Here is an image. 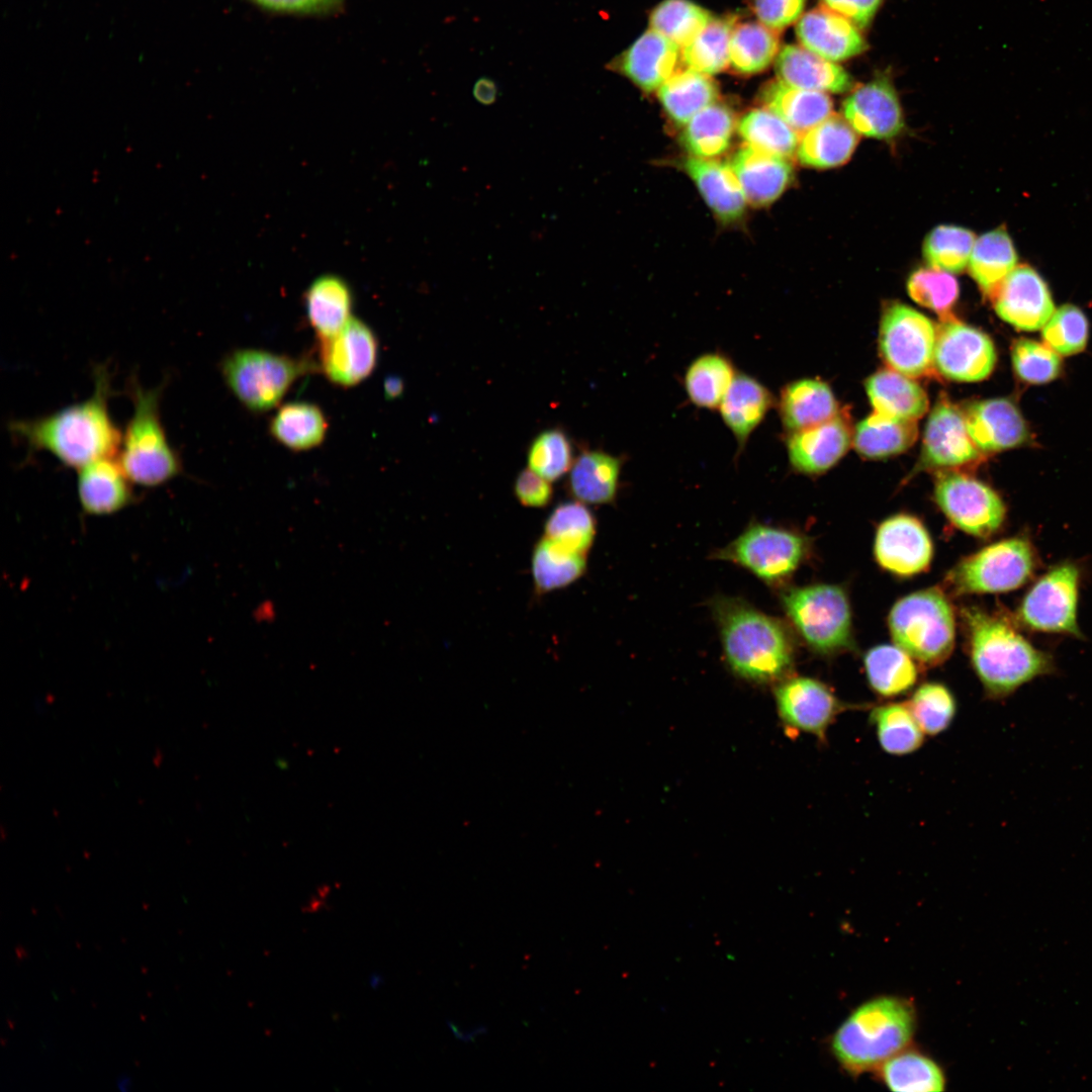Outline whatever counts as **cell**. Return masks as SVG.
Listing matches in <instances>:
<instances>
[{
  "label": "cell",
  "mask_w": 1092,
  "mask_h": 1092,
  "mask_svg": "<svg viewBox=\"0 0 1092 1092\" xmlns=\"http://www.w3.org/2000/svg\"><path fill=\"white\" fill-rule=\"evenodd\" d=\"M964 414L969 435L982 453L1013 448L1027 439L1021 414L1006 398L973 402Z\"/></svg>",
  "instance_id": "obj_24"
},
{
  "label": "cell",
  "mask_w": 1092,
  "mask_h": 1092,
  "mask_svg": "<svg viewBox=\"0 0 1092 1092\" xmlns=\"http://www.w3.org/2000/svg\"><path fill=\"white\" fill-rule=\"evenodd\" d=\"M596 536V519L585 504L578 500L557 505L544 524V537L557 545L582 554L590 549Z\"/></svg>",
  "instance_id": "obj_47"
},
{
  "label": "cell",
  "mask_w": 1092,
  "mask_h": 1092,
  "mask_svg": "<svg viewBox=\"0 0 1092 1092\" xmlns=\"http://www.w3.org/2000/svg\"><path fill=\"white\" fill-rule=\"evenodd\" d=\"M737 372L732 360L721 352H708L695 358L684 375V388L690 401L706 410H716Z\"/></svg>",
  "instance_id": "obj_38"
},
{
  "label": "cell",
  "mask_w": 1092,
  "mask_h": 1092,
  "mask_svg": "<svg viewBox=\"0 0 1092 1092\" xmlns=\"http://www.w3.org/2000/svg\"><path fill=\"white\" fill-rule=\"evenodd\" d=\"M657 94L670 119L685 125L702 109L716 102L718 88L709 75L688 68L676 71L657 90Z\"/></svg>",
  "instance_id": "obj_37"
},
{
  "label": "cell",
  "mask_w": 1092,
  "mask_h": 1092,
  "mask_svg": "<svg viewBox=\"0 0 1092 1092\" xmlns=\"http://www.w3.org/2000/svg\"><path fill=\"white\" fill-rule=\"evenodd\" d=\"M679 47L650 29L608 64V68L623 74L640 89L658 90L677 69Z\"/></svg>",
  "instance_id": "obj_22"
},
{
  "label": "cell",
  "mask_w": 1092,
  "mask_h": 1092,
  "mask_svg": "<svg viewBox=\"0 0 1092 1092\" xmlns=\"http://www.w3.org/2000/svg\"><path fill=\"white\" fill-rule=\"evenodd\" d=\"M852 438L848 416L839 411L827 422L788 434L789 461L804 474L825 472L845 454Z\"/></svg>",
  "instance_id": "obj_21"
},
{
  "label": "cell",
  "mask_w": 1092,
  "mask_h": 1092,
  "mask_svg": "<svg viewBox=\"0 0 1092 1092\" xmlns=\"http://www.w3.org/2000/svg\"><path fill=\"white\" fill-rule=\"evenodd\" d=\"M963 615L972 665L988 698L1004 700L1056 672L1052 655L1034 647L1007 618L978 608Z\"/></svg>",
  "instance_id": "obj_2"
},
{
  "label": "cell",
  "mask_w": 1092,
  "mask_h": 1092,
  "mask_svg": "<svg viewBox=\"0 0 1092 1092\" xmlns=\"http://www.w3.org/2000/svg\"><path fill=\"white\" fill-rule=\"evenodd\" d=\"M866 390L873 412L886 417L917 422L928 408L924 389L911 377L891 368L868 378Z\"/></svg>",
  "instance_id": "obj_33"
},
{
  "label": "cell",
  "mask_w": 1092,
  "mask_h": 1092,
  "mask_svg": "<svg viewBox=\"0 0 1092 1092\" xmlns=\"http://www.w3.org/2000/svg\"><path fill=\"white\" fill-rule=\"evenodd\" d=\"M864 668L872 689L884 697L906 693L918 676L912 657L898 645H880L869 650Z\"/></svg>",
  "instance_id": "obj_45"
},
{
  "label": "cell",
  "mask_w": 1092,
  "mask_h": 1092,
  "mask_svg": "<svg viewBox=\"0 0 1092 1092\" xmlns=\"http://www.w3.org/2000/svg\"><path fill=\"white\" fill-rule=\"evenodd\" d=\"M991 299L997 314L1021 331L1041 329L1055 311L1046 283L1031 267H1015Z\"/></svg>",
  "instance_id": "obj_18"
},
{
  "label": "cell",
  "mask_w": 1092,
  "mask_h": 1092,
  "mask_svg": "<svg viewBox=\"0 0 1092 1092\" xmlns=\"http://www.w3.org/2000/svg\"><path fill=\"white\" fill-rule=\"evenodd\" d=\"M889 628L896 645L926 666L943 662L953 649V611L944 594L937 588L919 590L900 599L890 612Z\"/></svg>",
  "instance_id": "obj_6"
},
{
  "label": "cell",
  "mask_w": 1092,
  "mask_h": 1092,
  "mask_svg": "<svg viewBox=\"0 0 1092 1092\" xmlns=\"http://www.w3.org/2000/svg\"><path fill=\"white\" fill-rule=\"evenodd\" d=\"M304 301L308 322L320 339L337 333L351 317L352 292L338 276L325 275L315 279L308 287Z\"/></svg>",
  "instance_id": "obj_36"
},
{
  "label": "cell",
  "mask_w": 1092,
  "mask_h": 1092,
  "mask_svg": "<svg viewBox=\"0 0 1092 1092\" xmlns=\"http://www.w3.org/2000/svg\"><path fill=\"white\" fill-rule=\"evenodd\" d=\"M858 136L843 116L831 113L803 133L797 149L798 160L816 169L841 166L853 154Z\"/></svg>",
  "instance_id": "obj_32"
},
{
  "label": "cell",
  "mask_w": 1092,
  "mask_h": 1092,
  "mask_svg": "<svg viewBox=\"0 0 1092 1092\" xmlns=\"http://www.w3.org/2000/svg\"><path fill=\"white\" fill-rule=\"evenodd\" d=\"M1013 369L1028 383L1041 384L1055 379L1062 366L1060 355L1045 344L1018 339L1011 350Z\"/></svg>",
  "instance_id": "obj_56"
},
{
  "label": "cell",
  "mask_w": 1092,
  "mask_h": 1092,
  "mask_svg": "<svg viewBox=\"0 0 1092 1092\" xmlns=\"http://www.w3.org/2000/svg\"><path fill=\"white\" fill-rule=\"evenodd\" d=\"M708 10L690 0H664L651 12V29L678 47L690 43L711 20Z\"/></svg>",
  "instance_id": "obj_50"
},
{
  "label": "cell",
  "mask_w": 1092,
  "mask_h": 1092,
  "mask_svg": "<svg viewBox=\"0 0 1092 1092\" xmlns=\"http://www.w3.org/2000/svg\"><path fill=\"white\" fill-rule=\"evenodd\" d=\"M875 556L886 570L901 576L924 571L930 564L933 547L923 524L909 515L885 520L875 538Z\"/></svg>",
  "instance_id": "obj_19"
},
{
  "label": "cell",
  "mask_w": 1092,
  "mask_h": 1092,
  "mask_svg": "<svg viewBox=\"0 0 1092 1092\" xmlns=\"http://www.w3.org/2000/svg\"><path fill=\"white\" fill-rule=\"evenodd\" d=\"M1035 567V551L1030 541L1011 537L961 560L946 574L944 583L954 595L1006 593L1027 582Z\"/></svg>",
  "instance_id": "obj_9"
},
{
  "label": "cell",
  "mask_w": 1092,
  "mask_h": 1092,
  "mask_svg": "<svg viewBox=\"0 0 1092 1092\" xmlns=\"http://www.w3.org/2000/svg\"><path fill=\"white\" fill-rule=\"evenodd\" d=\"M269 431L276 441L293 451L309 450L323 443L328 421L317 405L291 402L277 411Z\"/></svg>",
  "instance_id": "obj_41"
},
{
  "label": "cell",
  "mask_w": 1092,
  "mask_h": 1092,
  "mask_svg": "<svg viewBox=\"0 0 1092 1092\" xmlns=\"http://www.w3.org/2000/svg\"><path fill=\"white\" fill-rule=\"evenodd\" d=\"M807 542L798 533L765 526L750 525L734 541L717 551L715 557L736 563L767 583H779L791 576L807 553Z\"/></svg>",
  "instance_id": "obj_11"
},
{
  "label": "cell",
  "mask_w": 1092,
  "mask_h": 1092,
  "mask_svg": "<svg viewBox=\"0 0 1092 1092\" xmlns=\"http://www.w3.org/2000/svg\"><path fill=\"white\" fill-rule=\"evenodd\" d=\"M713 612L725 657L734 672L746 679L766 682L790 670L794 644L783 622L733 598L716 599Z\"/></svg>",
  "instance_id": "obj_4"
},
{
  "label": "cell",
  "mask_w": 1092,
  "mask_h": 1092,
  "mask_svg": "<svg viewBox=\"0 0 1092 1092\" xmlns=\"http://www.w3.org/2000/svg\"><path fill=\"white\" fill-rule=\"evenodd\" d=\"M314 363L264 350L239 349L220 362L221 376L233 394L252 412L276 406L300 376Z\"/></svg>",
  "instance_id": "obj_7"
},
{
  "label": "cell",
  "mask_w": 1092,
  "mask_h": 1092,
  "mask_svg": "<svg viewBox=\"0 0 1092 1092\" xmlns=\"http://www.w3.org/2000/svg\"><path fill=\"white\" fill-rule=\"evenodd\" d=\"M823 7L845 17L858 28L867 27L883 0H820Z\"/></svg>",
  "instance_id": "obj_59"
},
{
  "label": "cell",
  "mask_w": 1092,
  "mask_h": 1092,
  "mask_svg": "<svg viewBox=\"0 0 1092 1092\" xmlns=\"http://www.w3.org/2000/svg\"><path fill=\"white\" fill-rule=\"evenodd\" d=\"M871 721L880 745L890 754H909L923 743L924 733L907 705L891 703L878 706L871 713Z\"/></svg>",
  "instance_id": "obj_49"
},
{
  "label": "cell",
  "mask_w": 1092,
  "mask_h": 1092,
  "mask_svg": "<svg viewBox=\"0 0 1092 1092\" xmlns=\"http://www.w3.org/2000/svg\"><path fill=\"white\" fill-rule=\"evenodd\" d=\"M761 97L768 109L799 133L832 113V101L827 93L793 87L780 80L768 83Z\"/></svg>",
  "instance_id": "obj_34"
},
{
  "label": "cell",
  "mask_w": 1092,
  "mask_h": 1092,
  "mask_svg": "<svg viewBox=\"0 0 1092 1092\" xmlns=\"http://www.w3.org/2000/svg\"><path fill=\"white\" fill-rule=\"evenodd\" d=\"M777 405L788 434L827 422L839 412L830 386L817 378H803L785 385Z\"/></svg>",
  "instance_id": "obj_29"
},
{
  "label": "cell",
  "mask_w": 1092,
  "mask_h": 1092,
  "mask_svg": "<svg viewBox=\"0 0 1092 1092\" xmlns=\"http://www.w3.org/2000/svg\"><path fill=\"white\" fill-rule=\"evenodd\" d=\"M746 201L755 206L774 202L790 185L793 168L789 159L745 145L729 164Z\"/></svg>",
  "instance_id": "obj_25"
},
{
  "label": "cell",
  "mask_w": 1092,
  "mask_h": 1092,
  "mask_svg": "<svg viewBox=\"0 0 1092 1092\" xmlns=\"http://www.w3.org/2000/svg\"><path fill=\"white\" fill-rule=\"evenodd\" d=\"M385 396L387 398H396L401 395L403 391V382L397 377H389L384 384Z\"/></svg>",
  "instance_id": "obj_62"
},
{
  "label": "cell",
  "mask_w": 1092,
  "mask_h": 1092,
  "mask_svg": "<svg viewBox=\"0 0 1092 1092\" xmlns=\"http://www.w3.org/2000/svg\"><path fill=\"white\" fill-rule=\"evenodd\" d=\"M934 497L957 528L976 537H990L1001 528L1006 517L1005 505L994 489L959 471L938 473Z\"/></svg>",
  "instance_id": "obj_13"
},
{
  "label": "cell",
  "mask_w": 1092,
  "mask_h": 1092,
  "mask_svg": "<svg viewBox=\"0 0 1092 1092\" xmlns=\"http://www.w3.org/2000/svg\"><path fill=\"white\" fill-rule=\"evenodd\" d=\"M796 33L802 47L831 62L848 60L867 49L859 28L825 7L804 14Z\"/></svg>",
  "instance_id": "obj_23"
},
{
  "label": "cell",
  "mask_w": 1092,
  "mask_h": 1092,
  "mask_svg": "<svg viewBox=\"0 0 1092 1092\" xmlns=\"http://www.w3.org/2000/svg\"><path fill=\"white\" fill-rule=\"evenodd\" d=\"M735 19L712 17L699 34L682 48L681 59L689 69L713 75L729 66V44Z\"/></svg>",
  "instance_id": "obj_48"
},
{
  "label": "cell",
  "mask_w": 1092,
  "mask_h": 1092,
  "mask_svg": "<svg viewBox=\"0 0 1092 1092\" xmlns=\"http://www.w3.org/2000/svg\"><path fill=\"white\" fill-rule=\"evenodd\" d=\"M257 4L275 11L289 13L317 14L339 8L344 0H253Z\"/></svg>",
  "instance_id": "obj_60"
},
{
  "label": "cell",
  "mask_w": 1092,
  "mask_h": 1092,
  "mask_svg": "<svg viewBox=\"0 0 1092 1092\" xmlns=\"http://www.w3.org/2000/svg\"><path fill=\"white\" fill-rule=\"evenodd\" d=\"M917 1027L914 1004L883 995L858 1005L834 1031L830 1051L850 1076L877 1070L886 1060L908 1048Z\"/></svg>",
  "instance_id": "obj_3"
},
{
  "label": "cell",
  "mask_w": 1092,
  "mask_h": 1092,
  "mask_svg": "<svg viewBox=\"0 0 1092 1092\" xmlns=\"http://www.w3.org/2000/svg\"><path fill=\"white\" fill-rule=\"evenodd\" d=\"M935 340V326L918 310L900 302L885 308L879 347L889 368L911 378L931 374Z\"/></svg>",
  "instance_id": "obj_12"
},
{
  "label": "cell",
  "mask_w": 1092,
  "mask_h": 1092,
  "mask_svg": "<svg viewBox=\"0 0 1092 1092\" xmlns=\"http://www.w3.org/2000/svg\"><path fill=\"white\" fill-rule=\"evenodd\" d=\"M918 435L917 422L872 413L856 426L852 443L869 459L885 458L907 450Z\"/></svg>",
  "instance_id": "obj_40"
},
{
  "label": "cell",
  "mask_w": 1092,
  "mask_h": 1092,
  "mask_svg": "<svg viewBox=\"0 0 1092 1092\" xmlns=\"http://www.w3.org/2000/svg\"><path fill=\"white\" fill-rule=\"evenodd\" d=\"M776 71L780 81L805 90L844 93L853 86L851 76L842 67L797 44L781 50Z\"/></svg>",
  "instance_id": "obj_28"
},
{
  "label": "cell",
  "mask_w": 1092,
  "mask_h": 1092,
  "mask_svg": "<svg viewBox=\"0 0 1092 1092\" xmlns=\"http://www.w3.org/2000/svg\"><path fill=\"white\" fill-rule=\"evenodd\" d=\"M996 363L992 340L954 315L940 320L936 328L934 369L953 381L975 382L987 378Z\"/></svg>",
  "instance_id": "obj_14"
},
{
  "label": "cell",
  "mask_w": 1092,
  "mask_h": 1092,
  "mask_svg": "<svg viewBox=\"0 0 1092 1092\" xmlns=\"http://www.w3.org/2000/svg\"><path fill=\"white\" fill-rule=\"evenodd\" d=\"M738 130L748 146L786 159L797 154L799 132L768 108L748 111Z\"/></svg>",
  "instance_id": "obj_46"
},
{
  "label": "cell",
  "mask_w": 1092,
  "mask_h": 1092,
  "mask_svg": "<svg viewBox=\"0 0 1092 1092\" xmlns=\"http://www.w3.org/2000/svg\"><path fill=\"white\" fill-rule=\"evenodd\" d=\"M377 357L375 334L353 316L337 333L321 339L318 359L324 374L343 387L354 386L366 379L374 370Z\"/></svg>",
  "instance_id": "obj_16"
},
{
  "label": "cell",
  "mask_w": 1092,
  "mask_h": 1092,
  "mask_svg": "<svg viewBox=\"0 0 1092 1092\" xmlns=\"http://www.w3.org/2000/svg\"><path fill=\"white\" fill-rule=\"evenodd\" d=\"M1041 335L1044 344L1059 355H1074L1086 347L1088 321L1077 306L1066 304L1054 311Z\"/></svg>",
  "instance_id": "obj_55"
},
{
  "label": "cell",
  "mask_w": 1092,
  "mask_h": 1092,
  "mask_svg": "<svg viewBox=\"0 0 1092 1092\" xmlns=\"http://www.w3.org/2000/svg\"><path fill=\"white\" fill-rule=\"evenodd\" d=\"M780 716L784 722L800 731L824 739L837 715L847 706L823 682L807 677L785 679L776 690Z\"/></svg>",
  "instance_id": "obj_17"
},
{
  "label": "cell",
  "mask_w": 1092,
  "mask_h": 1092,
  "mask_svg": "<svg viewBox=\"0 0 1092 1092\" xmlns=\"http://www.w3.org/2000/svg\"><path fill=\"white\" fill-rule=\"evenodd\" d=\"M982 452L973 443L964 411L941 396L927 420L918 469L966 467L980 461Z\"/></svg>",
  "instance_id": "obj_15"
},
{
  "label": "cell",
  "mask_w": 1092,
  "mask_h": 1092,
  "mask_svg": "<svg viewBox=\"0 0 1092 1092\" xmlns=\"http://www.w3.org/2000/svg\"><path fill=\"white\" fill-rule=\"evenodd\" d=\"M129 1084L130 1082L127 1078L121 1077L120 1081L118 1082V1087L120 1090L124 1091L128 1088Z\"/></svg>",
  "instance_id": "obj_63"
},
{
  "label": "cell",
  "mask_w": 1092,
  "mask_h": 1092,
  "mask_svg": "<svg viewBox=\"0 0 1092 1092\" xmlns=\"http://www.w3.org/2000/svg\"><path fill=\"white\" fill-rule=\"evenodd\" d=\"M527 462L528 468L550 482L560 479L574 462L569 437L559 428L540 432L529 445Z\"/></svg>",
  "instance_id": "obj_52"
},
{
  "label": "cell",
  "mask_w": 1092,
  "mask_h": 1092,
  "mask_svg": "<svg viewBox=\"0 0 1092 1092\" xmlns=\"http://www.w3.org/2000/svg\"><path fill=\"white\" fill-rule=\"evenodd\" d=\"M779 31L761 22L734 24L729 44V65L743 75L764 71L779 53Z\"/></svg>",
  "instance_id": "obj_44"
},
{
  "label": "cell",
  "mask_w": 1092,
  "mask_h": 1092,
  "mask_svg": "<svg viewBox=\"0 0 1092 1092\" xmlns=\"http://www.w3.org/2000/svg\"><path fill=\"white\" fill-rule=\"evenodd\" d=\"M910 297L918 304L936 312L940 320L952 316L960 288L951 273L929 268H919L907 280Z\"/></svg>",
  "instance_id": "obj_53"
},
{
  "label": "cell",
  "mask_w": 1092,
  "mask_h": 1092,
  "mask_svg": "<svg viewBox=\"0 0 1092 1092\" xmlns=\"http://www.w3.org/2000/svg\"><path fill=\"white\" fill-rule=\"evenodd\" d=\"M531 569L536 593L547 594L579 579L586 569V554L565 549L543 536L534 546Z\"/></svg>",
  "instance_id": "obj_42"
},
{
  "label": "cell",
  "mask_w": 1092,
  "mask_h": 1092,
  "mask_svg": "<svg viewBox=\"0 0 1092 1092\" xmlns=\"http://www.w3.org/2000/svg\"><path fill=\"white\" fill-rule=\"evenodd\" d=\"M882 1084L896 1092L943 1091L942 1068L930 1057L908 1048L886 1060L877 1070Z\"/></svg>",
  "instance_id": "obj_35"
},
{
  "label": "cell",
  "mask_w": 1092,
  "mask_h": 1092,
  "mask_svg": "<svg viewBox=\"0 0 1092 1092\" xmlns=\"http://www.w3.org/2000/svg\"><path fill=\"white\" fill-rule=\"evenodd\" d=\"M771 391L759 380L737 372L722 399L719 411L722 421L733 434L740 454L751 434L763 422L775 404Z\"/></svg>",
  "instance_id": "obj_27"
},
{
  "label": "cell",
  "mask_w": 1092,
  "mask_h": 1092,
  "mask_svg": "<svg viewBox=\"0 0 1092 1092\" xmlns=\"http://www.w3.org/2000/svg\"><path fill=\"white\" fill-rule=\"evenodd\" d=\"M842 114L858 134L870 138L890 140L904 128L897 93L886 77L854 88L843 101Z\"/></svg>",
  "instance_id": "obj_20"
},
{
  "label": "cell",
  "mask_w": 1092,
  "mask_h": 1092,
  "mask_svg": "<svg viewBox=\"0 0 1092 1092\" xmlns=\"http://www.w3.org/2000/svg\"><path fill=\"white\" fill-rule=\"evenodd\" d=\"M1016 262L1014 245L1008 233L999 228L975 241L968 268L980 289L991 298Z\"/></svg>",
  "instance_id": "obj_39"
},
{
  "label": "cell",
  "mask_w": 1092,
  "mask_h": 1092,
  "mask_svg": "<svg viewBox=\"0 0 1092 1092\" xmlns=\"http://www.w3.org/2000/svg\"><path fill=\"white\" fill-rule=\"evenodd\" d=\"M514 493L524 507L541 509L551 503L553 487L549 480L527 468L518 474L514 483Z\"/></svg>",
  "instance_id": "obj_58"
},
{
  "label": "cell",
  "mask_w": 1092,
  "mask_h": 1092,
  "mask_svg": "<svg viewBox=\"0 0 1092 1092\" xmlns=\"http://www.w3.org/2000/svg\"><path fill=\"white\" fill-rule=\"evenodd\" d=\"M77 493L83 512L91 516L115 514L133 498L131 481L114 457L100 458L79 468Z\"/></svg>",
  "instance_id": "obj_26"
},
{
  "label": "cell",
  "mask_w": 1092,
  "mask_h": 1092,
  "mask_svg": "<svg viewBox=\"0 0 1092 1092\" xmlns=\"http://www.w3.org/2000/svg\"><path fill=\"white\" fill-rule=\"evenodd\" d=\"M924 734L936 735L952 722L957 703L951 692L938 682L920 686L907 704Z\"/></svg>",
  "instance_id": "obj_54"
},
{
  "label": "cell",
  "mask_w": 1092,
  "mask_h": 1092,
  "mask_svg": "<svg viewBox=\"0 0 1092 1092\" xmlns=\"http://www.w3.org/2000/svg\"><path fill=\"white\" fill-rule=\"evenodd\" d=\"M473 97L477 102L483 105L493 104L498 96V86L496 82L486 76L478 78L472 88Z\"/></svg>",
  "instance_id": "obj_61"
},
{
  "label": "cell",
  "mask_w": 1092,
  "mask_h": 1092,
  "mask_svg": "<svg viewBox=\"0 0 1092 1092\" xmlns=\"http://www.w3.org/2000/svg\"><path fill=\"white\" fill-rule=\"evenodd\" d=\"M164 386L144 388L132 380V415L122 433L117 460L127 478L143 487L163 485L182 471V463L170 444L160 414Z\"/></svg>",
  "instance_id": "obj_5"
},
{
  "label": "cell",
  "mask_w": 1092,
  "mask_h": 1092,
  "mask_svg": "<svg viewBox=\"0 0 1092 1092\" xmlns=\"http://www.w3.org/2000/svg\"><path fill=\"white\" fill-rule=\"evenodd\" d=\"M782 602L787 616L814 651L832 654L852 644L849 602L844 590L832 584L793 587Z\"/></svg>",
  "instance_id": "obj_8"
},
{
  "label": "cell",
  "mask_w": 1092,
  "mask_h": 1092,
  "mask_svg": "<svg viewBox=\"0 0 1092 1092\" xmlns=\"http://www.w3.org/2000/svg\"><path fill=\"white\" fill-rule=\"evenodd\" d=\"M94 390L86 399L53 414L9 425L31 451H46L64 465L79 469L104 457H115L122 433L108 407L110 377L106 368L94 372Z\"/></svg>",
  "instance_id": "obj_1"
},
{
  "label": "cell",
  "mask_w": 1092,
  "mask_h": 1092,
  "mask_svg": "<svg viewBox=\"0 0 1092 1092\" xmlns=\"http://www.w3.org/2000/svg\"><path fill=\"white\" fill-rule=\"evenodd\" d=\"M806 0H751L752 10L759 22L781 31L801 16Z\"/></svg>",
  "instance_id": "obj_57"
},
{
  "label": "cell",
  "mask_w": 1092,
  "mask_h": 1092,
  "mask_svg": "<svg viewBox=\"0 0 1092 1092\" xmlns=\"http://www.w3.org/2000/svg\"><path fill=\"white\" fill-rule=\"evenodd\" d=\"M734 128L735 118L731 109L714 102L685 124L681 141L693 157L712 159L728 149Z\"/></svg>",
  "instance_id": "obj_43"
},
{
  "label": "cell",
  "mask_w": 1092,
  "mask_h": 1092,
  "mask_svg": "<svg viewBox=\"0 0 1092 1092\" xmlns=\"http://www.w3.org/2000/svg\"><path fill=\"white\" fill-rule=\"evenodd\" d=\"M685 169L718 218L731 222L742 216L747 201L730 165L690 157Z\"/></svg>",
  "instance_id": "obj_31"
},
{
  "label": "cell",
  "mask_w": 1092,
  "mask_h": 1092,
  "mask_svg": "<svg viewBox=\"0 0 1092 1092\" xmlns=\"http://www.w3.org/2000/svg\"><path fill=\"white\" fill-rule=\"evenodd\" d=\"M622 465V457L601 449H583L569 470L568 491L583 504H611L618 493Z\"/></svg>",
  "instance_id": "obj_30"
},
{
  "label": "cell",
  "mask_w": 1092,
  "mask_h": 1092,
  "mask_svg": "<svg viewBox=\"0 0 1092 1092\" xmlns=\"http://www.w3.org/2000/svg\"><path fill=\"white\" fill-rule=\"evenodd\" d=\"M975 241V234L966 228L938 225L924 240L923 257L934 269L960 273L968 267Z\"/></svg>",
  "instance_id": "obj_51"
},
{
  "label": "cell",
  "mask_w": 1092,
  "mask_h": 1092,
  "mask_svg": "<svg viewBox=\"0 0 1092 1092\" xmlns=\"http://www.w3.org/2000/svg\"><path fill=\"white\" fill-rule=\"evenodd\" d=\"M1080 570L1075 563L1053 566L1028 588L1016 611L1018 625L1035 632L1079 637Z\"/></svg>",
  "instance_id": "obj_10"
}]
</instances>
